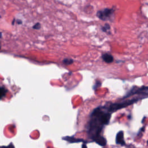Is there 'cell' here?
<instances>
[{"label": "cell", "mask_w": 148, "mask_h": 148, "mask_svg": "<svg viewBox=\"0 0 148 148\" xmlns=\"http://www.w3.org/2000/svg\"><path fill=\"white\" fill-rule=\"evenodd\" d=\"M110 115V112L108 110L104 111L100 107L93 110L88 124V133L91 139L101 135L104 125L109 123Z\"/></svg>", "instance_id": "cell-1"}, {"label": "cell", "mask_w": 148, "mask_h": 148, "mask_svg": "<svg viewBox=\"0 0 148 148\" xmlns=\"http://www.w3.org/2000/svg\"><path fill=\"white\" fill-rule=\"evenodd\" d=\"M140 98H134L130 100H128L127 101L123 102H120V103H114L110 105L108 107V110L109 112H113L116 111L117 110L120 109L121 108H125L136 102L139 101Z\"/></svg>", "instance_id": "cell-2"}, {"label": "cell", "mask_w": 148, "mask_h": 148, "mask_svg": "<svg viewBox=\"0 0 148 148\" xmlns=\"http://www.w3.org/2000/svg\"><path fill=\"white\" fill-rule=\"evenodd\" d=\"M114 12L113 9L105 8L98 10L97 13V16L102 21H112L114 17Z\"/></svg>", "instance_id": "cell-3"}, {"label": "cell", "mask_w": 148, "mask_h": 148, "mask_svg": "<svg viewBox=\"0 0 148 148\" xmlns=\"http://www.w3.org/2000/svg\"><path fill=\"white\" fill-rule=\"evenodd\" d=\"M116 143L118 145H124L125 141L124 140V132L123 131H120L116 135Z\"/></svg>", "instance_id": "cell-4"}, {"label": "cell", "mask_w": 148, "mask_h": 148, "mask_svg": "<svg viewBox=\"0 0 148 148\" xmlns=\"http://www.w3.org/2000/svg\"><path fill=\"white\" fill-rule=\"evenodd\" d=\"M92 140L101 146H104L106 144V140L105 139V138L104 137H103L101 135H99V136L94 138Z\"/></svg>", "instance_id": "cell-5"}, {"label": "cell", "mask_w": 148, "mask_h": 148, "mask_svg": "<svg viewBox=\"0 0 148 148\" xmlns=\"http://www.w3.org/2000/svg\"><path fill=\"white\" fill-rule=\"evenodd\" d=\"M102 58L106 63H111L113 61V57L109 53L102 54Z\"/></svg>", "instance_id": "cell-6"}, {"label": "cell", "mask_w": 148, "mask_h": 148, "mask_svg": "<svg viewBox=\"0 0 148 148\" xmlns=\"http://www.w3.org/2000/svg\"><path fill=\"white\" fill-rule=\"evenodd\" d=\"M64 140H66L67 142H68L69 143H78L80 142H83V140L82 139H77V138H75L72 136H66L62 138Z\"/></svg>", "instance_id": "cell-7"}, {"label": "cell", "mask_w": 148, "mask_h": 148, "mask_svg": "<svg viewBox=\"0 0 148 148\" xmlns=\"http://www.w3.org/2000/svg\"><path fill=\"white\" fill-rule=\"evenodd\" d=\"M7 90L4 87H0V99H1L6 94Z\"/></svg>", "instance_id": "cell-8"}, {"label": "cell", "mask_w": 148, "mask_h": 148, "mask_svg": "<svg viewBox=\"0 0 148 148\" xmlns=\"http://www.w3.org/2000/svg\"><path fill=\"white\" fill-rule=\"evenodd\" d=\"M102 29L103 31L105 32H107V33H109V31H110V26L109 24H106L105 25H103L102 27Z\"/></svg>", "instance_id": "cell-9"}, {"label": "cell", "mask_w": 148, "mask_h": 148, "mask_svg": "<svg viewBox=\"0 0 148 148\" xmlns=\"http://www.w3.org/2000/svg\"><path fill=\"white\" fill-rule=\"evenodd\" d=\"M62 62H63V63H64V64L68 65H70V64H72L73 62V60L71 59V58H65V59H64V60H63Z\"/></svg>", "instance_id": "cell-10"}, {"label": "cell", "mask_w": 148, "mask_h": 148, "mask_svg": "<svg viewBox=\"0 0 148 148\" xmlns=\"http://www.w3.org/2000/svg\"><path fill=\"white\" fill-rule=\"evenodd\" d=\"M40 28V24H39V23H36V24H35L34 25V27H33V28H34V29H39Z\"/></svg>", "instance_id": "cell-11"}, {"label": "cell", "mask_w": 148, "mask_h": 148, "mask_svg": "<svg viewBox=\"0 0 148 148\" xmlns=\"http://www.w3.org/2000/svg\"><path fill=\"white\" fill-rule=\"evenodd\" d=\"M0 148H14V147L13 146L12 144H10V145H9L8 146H1V147H0Z\"/></svg>", "instance_id": "cell-12"}, {"label": "cell", "mask_w": 148, "mask_h": 148, "mask_svg": "<svg viewBox=\"0 0 148 148\" xmlns=\"http://www.w3.org/2000/svg\"><path fill=\"white\" fill-rule=\"evenodd\" d=\"M82 148H87V146H86V145L85 143H83V144L82 145Z\"/></svg>", "instance_id": "cell-13"}, {"label": "cell", "mask_w": 148, "mask_h": 148, "mask_svg": "<svg viewBox=\"0 0 148 148\" xmlns=\"http://www.w3.org/2000/svg\"><path fill=\"white\" fill-rule=\"evenodd\" d=\"M1 36H2V33L0 32V37H1Z\"/></svg>", "instance_id": "cell-14"}, {"label": "cell", "mask_w": 148, "mask_h": 148, "mask_svg": "<svg viewBox=\"0 0 148 148\" xmlns=\"http://www.w3.org/2000/svg\"><path fill=\"white\" fill-rule=\"evenodd\" d=\"M1 49V43H0V49Z\"/></svg>", "instance_id": "cell-15"}]
</instances>
